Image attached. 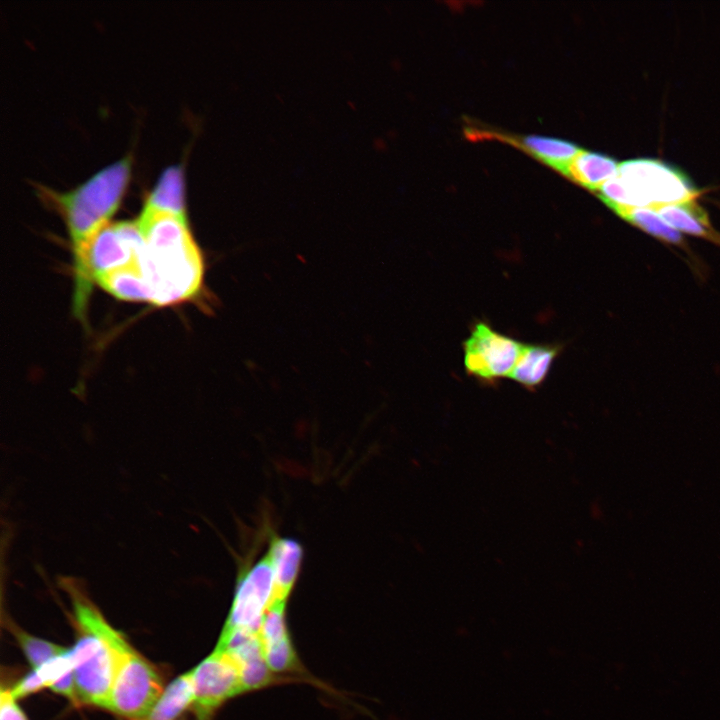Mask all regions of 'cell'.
Here are the masks:
<instances>
[{"label":"cell","mask_w":720,"mask_h":720,"mask_svg":"<svg viewBox=\"0 0 720 720\" xmlns=\"http://www.w3.org/2000/svg\"><path fill=\"white\" fill-rule=\"evenodd\" d=\"M463 346L467 373L482 382L493 383L510 376L525 344L485 322H477Z\"/></svg>","instance_id":"8"},{"label":"cell","mask_w":720,"mask_h":720,"mask_svg":"<svg viewBox=\"0 0 720 720\" xmlns=\"http://www.w3.org/2000/svg\"><path fill=\"white\" fill-rule=\"evenodd\" d=\"M619 163L598 152L582 150L571 162L567 177L585 188L598 191L609 179L616 176Z\"/></svg>","instance_id":"14"},{"label":"cell","mask_w":720,"mask_h":720,"mask_svg":"<svg viewBox=\"0 0 720 720\" xmlns=\"http://www.w3.org/2000/svg\"><path fill=\"white\" fill-rule=\"evenodd\" d=\"M145 247L139 267L157 306L198 297L204 283V260L188 221L169 214L138 217Z\"/></svg>","instance_id":"1"},{"label":"cell","mask_w":720,"mask_h":720,"mask_svg":"<svg viewBox=\"0 0 720 720\" xmlns=\"http://www.w3.org/2000/svg\"><path fill=\"white\" fill-rule=\"evenodd\" d=\"M617 215L666 243L675 245L683 243L679 231L670 226L653 208L634 207L621 211Z\"/></svg>","instance_id":"19"},{"label":"cell","mask_w":720,"mask_h":720,"mask_svg":"<svg viewBox=\"0 0 720 720\" xmlns=\"http://www.w3.org/2000/svg\"><path fill=\"white\" fill-rule=\"evenodd\" d=\"M559 351L560 347L555 345L525 344L509 378L530 390L535 389L545 380Z\"/></svg>","instance_id":"13"},{"label":"cell","mask_w":720,"mask_h":720,"mask_svg":"<svg viewBox=\"0 0 720 720\" xmlns=\"http://www.w3.org/2000/svg\"><path fill=\"white\" fill-rule=\"evenodd\" d=\"M513 143L565 176L573 159L582 151L567 140L540 135H526Z\"/></svg>","instance_id":"12"},{"label":"cell","mask_w":720,"mask_h":720,"mask_svg":"<svg viewBox=\"0 0 720 720\" xmlns=\"http://www.w3.org/2000/svg\"><path fill=\"white\" fill-rule=\"evenodd\" d=\"M617 176L625 190L628 209L665 205L695 200L696 188L678 169L649 158L631 159L619 163Z\"/></svg>","instance_id":"6"},{"label":"cell","mask_w":720,"mask_h":720,"mask_svg":"<svg viewBox=\"0 0 720 720\" xmlns=\"http://www.w3.org/2000/svg\"><path fill=\"white\" fill-rule=\"evenodd\" d=\"M10 627L12 634L33 670L40 668L67 650L48 640L35 637L17 628L15 625H10Z\"/></svg>","instance_id":"20"},{"label":"cell","mask_w":720,"mask_h":720,"mask_svg":"<svg viewBox=\"0 0 720 720\" xmlns=\"http://www.w3.org/2000/svg\"><path fill=\"white\" fill-rule=\"evenodd\" d=\"M169 214L186 219L184 175L181 164L165 168L144 199L139 217Z\"/></svg>","instance_id":"10"},{"label":"cell","mask_w":720,"mask_h":720,"mask_svg":"<svg viewBox=\"0 0 720 720\" xmlns=\"http://www.w3.org/2000/svg\"><path fill=\"white\" fill-rule=\"evenodd\" d=\"M0 720H28L11 689L1 686Z\"/></svg>","instance_id":"21"},{"label":"cell","mask_w":720,"mask_h":720,"mask_svg":"<svg viewBox=\"0 0 720 720\" xmlns=\"http://www.w3.org/2000/svg\"><path fill=\"white\" fill-rule=\"evenodd\" d=\"M194 703L191 670L179 675L165 687L157 701L142 720H176Z\"/></svg>","instance_id":"16"},{"label":"cell","mask_w":720,"mask_h":720,"mask_svg":"<svg viewBox=\"0 0 720 720\" xmlns=\"http://www.w3.org/2000/svg\"><path fill=\"white\" fill-rule=\"evenodd\" d=\"M655 210L677 231L702 237L720 245V234L712 228L704 210L695 203V200L665 205Z\"/></svg>","instance_id":"15"},{"label":"cell","mask_w":720,"mask_h":720,"mask_svg":"<svg viewBox=\"0 0 720 720\" xmlns=\"http://www.w3.org/2000/svg\"><path fill=\"white\" fill-rule=\"evenodd\" d=\"M107 635L116 661L108 710L130 720H142L164 689L162 679L156 668L111 624Z\"/></svg>","instance_id":"5"},{"label":"cell","mask_w":720,"mask_h":720,"mask_svg":"<svg viewBox=\"0 0 720 720\" xmlns=\"http://www.w3.org/2000/svg\"><path fill=\"white\" fill-rule=\"evenodd\" d=\"M34 670L39 672L46 688L71 700L78 699L69 649Z\"/></svg>","instance_id":"18"},{"label":"cell","mask_w":720,"mask_h":720,"mask_svg":"<svg viewBox=\"0 0 720 720\" xmlns=\"http://www.w3.org/2000/svg\"><path fill=\"white\" fill-rule=\"evenodd\" d=\"M191 672L198 720H210L226 701L244 693L238 668L224 650L215 648Z\"/></svg>","instance_id":"9"},{"label":"cell","mask_w":720,"mask_h":720,"mask_svg":"<svg viewBox=\"0 0 720 720\" xmlns=\"http://www.w3.org/2000/svg\"><path fill=\"white\" fill-rule=\"evenodd\" d=\"M274 575L267 554L240 571L234 597L220 637L236 632L258 633L274 602Z\"/></svg>","instance_id":"7"},{"label":"cell","mask_w":720,"mask_h":720,"mask_svg":"<svg viewBox=\"0 0 720 720\" xmlns=\"http://www.w3.org/2000/svg\"><path fill=\"white\" fill-rule=\"evenodd\" d=\"M60 585L69 596L79 632L69 649L77 697L108 710L116 672L115 653L107 635L109 622L77 579L64 577Z\"/></svg>","instance_id":"3"},{"label":"cell","mask_w":720,"mask_h":720,"mask_svg":"<svg viewBox=\"0 0 720 720\" xmlns=\"http://www.w3.org/2000/svg\"><path fill=\"white\" fill-rule=\"evenodd\" d=\"M95 282L118 299L151 302V291L139 266L112 271L97 278Z\"/></svg>","instance_id":"17"},{"label":"cell","mask_w":720,"mask_h":720,"mask_svg":"<svg viewBox=\"0 0 720 720\" xmlns=\"http://www.w3.org/2000/svg\"><path fill=\"white\" fill-rule=\"evenodd\" d=\"M303 553L302 545L293 538L272 539L266 554L274 575V601H288L299 575Z\"/></svg>","instance_id":"11"},{"label":"cell","mask_w":720,"mask_h":720,"mask_svg":"<svg viewBox=\"0 0 720 720\" xmlns=\"http://www.w3.org/2000/svg\"><path fill=\"white\" fill-rule=\"evenodd\" d=\"M145 241L135 221L109 223L90 240L74 275V313L84 319L92 281L112 271L139 266Z\"/></svg>","instance_id":"4"},{"label":"cell","mask_w":720,"mask_h":720,"mask_svg":"<svg viewBox=\"0 0 720 720\" xmlns=\"http://www.w3.org/2000/svg\"><path fill=\"white\" fill-rule=\"evenodd\" d=\"M132 159V153H126L67 191L34 185L39 199L57 212L67 227L74 275L81 269L90 240L118 209L130 180Z\"/></svg>","instance_id":"2"}]
</instances>
